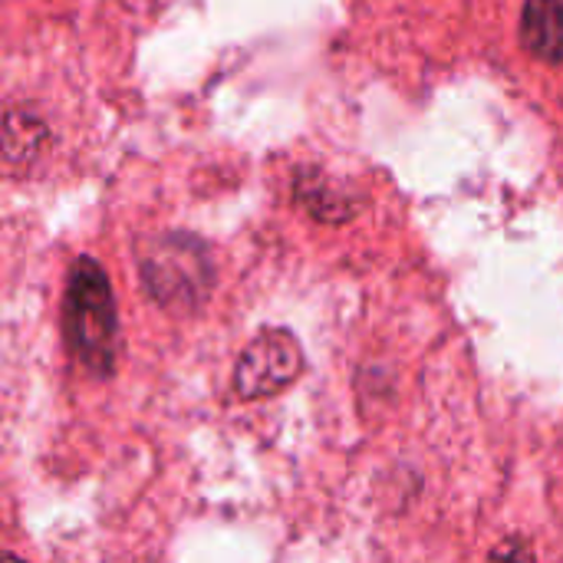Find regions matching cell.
<instances>
[{"label": "cell", "instance_id": "6da1fadb", "mask_svg": "<svg viewBox=\"0 0 563 563\" xmlns=\"http://www.w3.org/2000/svg\"><path fill=\"white\" fill-rule=\"evenodd\" d=\"M66 340L76 360L92 376H109L115 366V300L106 271L92 257H79L69 271L66 307H63Z\"/></svg>", "mask_w": 563, "mask_h": 563}, {"label": "cell", "instance_id": "7a4b0ae2", "mask_svg": "<svg viewBox=\"0 0 563 563\" xmlns=\"http://www.w3.org/2000/svg\"><path fill=\"white\" fill-rule=\"evenodd\" d=\"M300 369H303V353L297 336L284 327H271L257 340H251V346L241 353L234 366V393L244 402L277 396L300 376Z\"/></svg>", "mask_w": 563, "mask_h": 563}, {"label": "cell", "instance_id": "3957f363", "mask_svg": "<svg viewBox=\"0 0 563 563\" xmlns=\"http://www.w3.org/2000/svg\"><path fill=\"white\" fill-rule=\"evenodd\" d=\"M201 261H205V251L195 241L175 238V241L158 244L152 251V257L145 261V284H148L152 297L162 303L201 300L208 290V274H181V267H191Z\"/></svg>", "mask_w": 563, "mask_h": 563}, {"label": "cell", "instance_id": "277c9868", "mask_svg": "<svg viewBox=\"0 0 563 563\" xmlns=\"http://www.w3.org/2000/svg\"><path fill=\"white\" fill-rule=\"evenodd\" d=\"M521 40L538 59L563 63V0H528L521 13Z\"/></svg>", "mask_w": 563, "mask_h": 563}, {"label": "cell", "instance_id": "5b68a950", "mask_svg": "<svg viewBox=\"0 0 563 563\" xmlns=\"http://www.w3.org/2000/svg\"><path fill=\"white\" fill-rule=\"evenodd\" d=\"M488 563H538V558H534V548L521 534H511L488 554Z\"/></svg>", "mask_w": 563, "mask_h": 563}, {"label": "cell", "instance_id": "8992f818", "mask_svg": "<svg viewBox=\"0 0 563 563\" xmlns=\"http://www.w3.org/2000/svg\"><path fill=\"white\" fill-rule=\"evenodd\" d=\"M3 563H26V561H20V558H13V554H7V558H3Z\"/></svg>", "mask_w": 563, "mask_h": 563}]
</instances>
